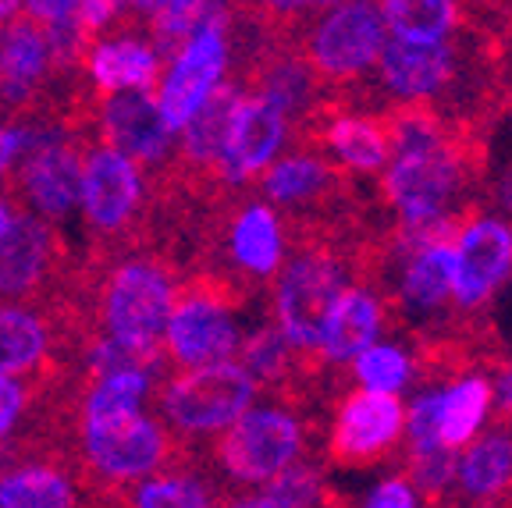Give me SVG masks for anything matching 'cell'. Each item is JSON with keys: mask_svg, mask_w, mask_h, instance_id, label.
Masks as SVG:
<instances>
[{"mask_svg": "<svg viewBox=\"0 0 512 508\" xmlns=\"http://www.w3.org/2000/svg\"><path fill=\"white\" fill-rule=\"evenodd\" d=\"M182 278L171 263L160 256H128L107 267L104 278H93V285H82V295H93V306H82V324L93 313L89 324V342L107 338L121 345L132 356L150 359V363H168L164 359V331L175 310Z\"/></svg>", "mask_w": 512, "mask_h": 508, "instance_id": "cell-1", "label": "cell"}, {"mask_svg": "<svg viewBox=\"0 0 512 508\" xmlns=\"http://www.w3.org/2000/svg\"><path fill=\"white\" fill-rule=\"evenodd\" d=\"M246 295V285L217 270L182 278L168 331H164V359L182 370L232 363L242 345V331L232 310Z\"/></svg>", "mask_w": 512, "mask_h": 508, "instance_id": "cell-2", "label": "cell"}, {"mask_svg": "<svg viewBox=\"0 0 512 508\" xmlns=\"http://www.w3.org/2000/svg\"><path fill=\"white\" fill-rule=\"evenodd\" d=\"M388 43L381 4L352 0V4H324L299 43V57L313 79L328 93H349L367 86L370 68Z\"/></svg>", "mask_w": 512, "mask_h": 508, "instance_id": "cell-3", "label": "cell"}, {"mask_svg": "<svg viewBox=\"0 0 512 508\" xmlns=\"http://www.w3.org/2000/svg\"><path fill=\"white\" fill-rule=\"evenodd\" d=\"M185 455V448L171 445L164 423L146 413L111 423H79V469L86 484L104 494L143 484L160 469L178 466Z\"/></svg>", "mask_w": 512, "mask_h": 508, "instance_id": "cell-4", "label": "cell"}, {"mask_svg": "<svg viewBox=\"0 0 512 508\" xmlns=\"http://www.w3.org/2000/svg\"><path fill=\"white\" fill-rule=\"evenodd\" d=\"M86 150V139L68 125H32L29 146L11 171V207L40 217L50 228L68 221L79 210Z\"/></svg>", "mask_w": 512, "mask_h": 508, "instance_id": "cell-5", "label": "cell"}, {"mask_svg": "<svg viewBox=\"0 0 512 508\" xmlns=\"http://www.w3.org/2000/svg\"><path fill=\"white\" fill-rule=\"evenodd\" d=\"M256 398L253 377L239 363L178 370L157 388L164 430L182 437H207L228 430Z\"/></svg>", "mask_w": 512, "mask_h": 508, "instance_id": "cell-6", "label": "cell"}, {"mask_svg": "<svg viewBox=\"0 0 512 508\" xmlns=\"http://www.w3.org/2000/svg\"><path fill=\"white\" fill-rule=\"evenodd\" d=\"M306 448V430L292 409H249L214 441V459L235 484H271L296 466Z\"/></svg>", "mask_w": 512, "mask_h": 508, "instance_id": "cell-7", "label": "cell"}, {"mask_svg": "<svg viewBox=\"0 0 512 508\" xmlns=\"http://www.w3.org/2000/svg\"><path fill=\"white\" fill-rule=\"evenodd\" d=\"M68 256L61 235L40 217L15 210L8 235L0 239V306L61 302L68 295Z\"/></svg>", "mask_w": 512, "mask_h": 508, "instance_id": "cell-8", "label": "cell"}, {"mask_svg": "<svg viewBox=\"0 0 512 508\" xmlns=\"http://www.w3.org/2000/svg\"><path fill=\"white\" fill-rule=\"evenodd\" d=\"M228 57H232V43H228V8H224V15L196 32L182 54L168 64V72L160 75L157 107L175 135L224 82Z\"/></svg>", "mask_w": 512, "mask_h": 508, "instance_id": "cell-9", "label": "cell"}, {"mask_svg": "<svg viewBox=\"0 0 512 508\" xmlns=\"http://www.w3.org/2000/svg\"><path fill=\"white\" fill-rule=\"evenodd\" d=\"M143 171L107 146H89L82 157V221L104 242L125 239L143 210Z\"/></svg>", "mask_w": 512, "mask_h": 508, "instance_id": "cell-10", "label": "cell"}, {"mask_svg": "<svg viewBox=\"0 0 512 508\" xmlns=\"http://www.w3.org/2000/svg\"><path fill=\"white\" fill-rule=\"evenodd\" d=\"M406 434V409L395 395L356 391L338 402L328 455L345 469H363L388 459Z\"/></svg>", "mask_w": 512, "mask_h": 508, "instance_id": "cell-11", "label": "cell"}, {"mask_svg": "<svg viewBox=\"0 0 512 508\" xmlns=\"http://www.w3.org/2000/svg\"><path fill=\"white\" fill-rule=\"evenodd\" d=\"M100 135V146L121 153L125 160L150 171V167H168L175 157V132L168 128L153 93H118L107 96L89 114Z\"/></svg>", "mask_w": 512, "mask_h": 508, "instance_id": "cell-12", "label": "cell"}, {"mask_svg": "<svg viewBox=\"0 0 512 508\" xmlns=\"http://www.w3.org/2000/svg\"><path fill=\"white\" fill-rule=\"evenodd\" d=\"M512 274V228L498 217H477L456 242V313H477Z\"/></svg>", "mask_w": 512, "mask_h": 508, "instance_id": "cell-13", "label": "cell"}, {"mask_svg": "<svg viewBox=\"0 0 512 508\" xmlns=\"http://www.w3.org/2000/svg\"><path fill=\"white\" fill-rule=\"evenodd\" d=\"M86 82L93 89V104L118 93H153L157 96L164 61L139 32L100 36L86 54Z\"/></svg>", "mask_w": 512, "mask_h": 508, "instance_id": "cell-14", "label": "cell"}, {"mask_svg": "<svg viewBox=\"0 0 512 508\" xmlns=\"http://www.w3.org/2000/svg\"><path fill=\"white\" fill-rule=\"evenodd\" d=\"M288 139V121L285 114L274 104H267L264 96H249L242 93L239 114H235L232 135H228V146H224L221 160V185L232 189V185H246L256 175H264L267 167L274 164L278 150Z\"/></svg>", "mask_w": 512, "mask_h": 508, "instance_id": "cell-15", "label": "cell"}, {"mask_svg": "<svg viewBox=\"0 0 512 508\" xmlns=\"http://www.w3.org/2000/svg\"><path fill=\"white\" fill-rule=\"evenodd\" d=\"M224 253L232 260V278L239 285L253 281L264 285L274 278L285 256V231H281V217L267 203H246L228 217V231H224Z\"/></svg>", "mask_w": 512, "mask_h": 508, "instance_id": "cell-16", "label": "cell"}, {"mask_svg": "<svg viewBox=\"0 0 512 508\" xmlns=\"http://www.w3.org/2000/svg\"><path fill=\"white\" fill-rule=\"evenodd\" d=\"M82 469H64L57 459H22L0 469V508H86L79 498Z\"/></svg>", "mask_w": 512, "mask_h": 508, "instance_id": "cell-17", "label": "cell"}, {"mask_svg": "<svg viewBox=\"0 0 512 508\" xmlns=\"http://www.w3.org/2000/svg\"><path fill=\"white\" fill-rule=\"evenodd\" d=\"M384 327V302L370 288L349 285L331 306L328 324L320 334V356L328 366H342L374 345Z\"/></svg>", "mask_w": 512, "mask_h": 508, "instance_id": "cell-18", "label": "cell"}, {"mask_svg": "<svg viewBox=\"0 0 512 508\" xmlns=\"http://www.w3.org/2000/svg\"><path fill=\"white\" fill-rule=\"evenodd\" d=\"M384 25L392 29V40L409 47H438L452 40L463 25L466 4L456 0H384Z\"/></svg>", "mask_w": 512, "mask_h": 508, "instance_id": "cell-19", "label": "cell"}, {"mask_svg": "<svg viewBox=\"0 0 512 508\" xmlns=\"http://www.w3.org/2000/svg\"><path fill=\"white\" fill-rule=\"evenodd\" d=\"M153 391H157L153 374H139V370L86 381L79 395V423H111L139 416Z\"/></svg>", "mask_w": 512, "mask_h": 508, "instance_id": "cell-20", "label": "cell"}, {"mask_svg": "<svg viewBox=\"0 0 512 508\" xmlns=\"http://www.w3.org/2000/svg\"><path fill=\"white\" fill-rule=\"evenodd\" d=\"M491 398V377L470 374L463 381H456L452 388L441 391V405H438V445L445 452H456V448L470 445L473 434H477L480 420L488 416Z\"/></svg>", "mask_w": 512, "mask_h": 508, "instance_id": "cell-21", "label": "cell"}, {"mask_svg": "<svg viewBox=\"0 0 512 508\" xmlns=\"http://www.w3.org/2000/svg\"><path fill=\"white\" fill-rule=\"evenodd\" d=\"M128 508H217V491L196 469L168 466L136 484Z\"/></svg>", "mask_w": 512, "mask_h": 508, "instance_id": "cell-22", "label": "cell"}, {"mask_svg": "<svg viewBox=\"0 0 512 508\" xmlns=\"http://www.w3.org/2000/svg\"><path fill=\"white\" fill-rule=\"evenodd\" d=\"M352 381L367 384V391H374V395H395L413 381L409 356L395 345H370L352 363Z\"/></svg>", "mask_w": 512, "mask_h": 508, "instance_id": "cell-23", "label": "cell"}, {"mask_svg": "<svg viewBox=\"0 0 512 508\" xmlns=\"http://www.w3.org/2000/svg\"><path fill=\"white\" fill-rule=\"evenodd\" d=\"M32 391H36V384L0 377V452L15 437V430L22 427L25 413H29L32 405Z\"/></svg>", "mask_w": 512, "mask_h": 508, "instance_id": "cell-24", "label": "cell"}, {"mask_svg": "<svg viewBox=\"0 0 512 508\" xmlns=\"http://www.w3.org/2000/svg\"><path fill=\"white\" fill-rule=\"evenodd\" d=\"M32 125H11V121H0V178H11V171L22 160L25 146H29Z\"/></svg>", "mask_w": 512, "mask_h": 508, "instance_id": "cell-25", "label": "cell"}, {"mask_svg": "<svg viewBox=\"0 0 512 508\" xmlns=\"http://www.w3.org/2000/svg\"><path fill=\"white\" fill-rule=\"evenodd\" d=\"M363 508H416L413 487H409L406 477H388L384 484H377L374 491H370Z\"/></svg>", "mask_w": 512, "mask_h": 508, "instance_id": "cell-26", "label": "cell"}, {"mask_svg": "<svg viewBox=\"0 0 512 508\" xmlns=\"http://www.w3.org/2000/svg\"><path fill=\"white\" fill-rule=\"evenodd\" d=\"M495 388V416L491 420L495 423H512V356H509V363H505V370L498 374V381L491 384Z\"/></svg>", "mask_w": 512, "mask_h": 508, "instance_id": "cell-27", "label": "cell"}, {"mask_svg": "<svg viewBox=\"0 0 512 508\" xmlns=\"http://www.w3.org/2000/svg\"><path fill=\"white\" fill-rule=\"evenodd\" d=\"M217 508H271L264 494H242V498H224Z\"/></svg>", "mask_w": 512, "mask_h": 508, "instance_id": "cell-28", "label": "cell"}, {"mask_svg": "<svg viewBox=\"0 0 512 508\" xmlns=\"http://www.w3.org/2000/svg\"><path fill=\"white\" fill-rule=\"evenodd\" d=\"M11 221H15V207H11V199H4V196H0V239H4V235H8Z\"/></svg>", "mask_w": 512, "mask_h": 508, "instance_id": "cell-29", "label": "cell"}, {"mask_svg": "<svg viewBox=\"0 0 512 508\" xmlns=\"http://www.w3.org/2000/svg\"><path fill=\"white\" fill-rule=\"evenodd\" d=\"M22 11V4H8V0H0V25L4 22H11V18Z\"/></svg>", "mask_w": 512, "mask_h": 508, "instance_id": "cell-30", "label": "cell"}]
</instances>
